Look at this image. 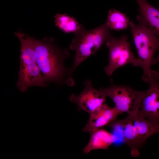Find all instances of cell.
I'll return each instance as SVG.
<instances>
[{"mask_svg": "<svg viewBox=\"0 0 159 159\" xmlns=\"http://www.w3.org/2000/svg\"><path fill=\"white\" fill-rule=\"evenodd\" d=\"M33 39L37 63L46 82L64 83L74 86L72 76L64 65V60L70 56L68 50L58 47L53 38Z\"/></svg>", "mask_w": 159, "mask_h": 159, "instance_id": "obj_1", "label": "cell"}, {"mask_svg": "<svg viewBox=\"0 0 159 159\" xmlns=\"http://www.w3.org/2000/svg\"><path fill=\"white\" fill-rule=\"evenodd\" d=\"M138 22L137 24L130 21L128 26L137 52L140 67L143 71L142 79L148 83L156 71L151 67L156 63L154 56L159 50V37L144 24Z\"/></svg>", "mask_w": 159, "mask_h": 159, "instance_id": "obj_2", "label": "cell"}, {"mask_svg": "<svg viewBox=\"0 0 159 159\" xmlns=\"http://www.w3.org/2000/svg\"><path fill=\"white\" fill-rule=\"evenodd\" d=\"M112 35L106 23L92 29L84 27L74 34L69 48L74 51L73 63L69 69L72 76L75 69L83 61L96 52Z\"/></svg>", "mask_w": 159, "mask_h": 159, "instance_id": "obj_3", "label": "cell"}, {"mask_svg": "<svg viewBox=\"0 0 159 159\" xmlns=\"http://www.w3.org/2000/svg\"><path fill=\"white\" fill-rule=\"evenodd\" d=\"M115 121L121 126L123 141L130 148L133 157L139 156V148L150 137L159 133V124L153 123L138 115H128Z\"/></svg>", "mask_w": 159, "mask_h": 159, "instance_id": "obj_4", "label": "cell"}, {"mask_svg": "<svg viewBox=\"0 0 159 159\" xmlns=\"http://www.w3.org/2000/svg\"><path fill=\"white\" fill-rule=\"evenodd\" d=\"M99 90L111 98L114 107L121 114L125 112L129 115H138L145 91L136 90L127 85L115 84Z\"/></svg>", "mask_w": 159, "mask_h": 159, "instance_id": "obj_5", "label": "cell"}, {"mask_svg": "<svg viewBox=\"0 0 159 159\" xmlns=\"http://www.w3.org/2000/svg\"><path fill=\"white\" fill-rule=\"evenodd\" d=\"M105 43L109 51L108 64L104 68L107 76H111L117 69L128 64L140 67L139 60L132 52L127 35L120 38L112 36Z\"/></svg>", "mask_w": 159, "mask_h": 159, "instance_id": "obj_6", "label": "cell"}, {"mask_svg": "<svg viewBox=\"0 0 159 159\" xmlns=\"http://www.w3.org/2000/svg\"><path fill=\"white\" fill-rule=\"evenodd\" d=\"M159 73L149 80L148 89L145 91L138 115L155 124H159Z\"/></svg>", "mask_w": 159, "mask_h": 159, "instance_id": "obj_7", "label": "cell"}, {"mask_svg": "<svg viewBox=\"0 0 159 159\" xmlns=\"http://www.w3.org/2000/svg\"><path fill=\"white\" fill-rule=\"evenodd\" d=\"M84 85V90L79 95L72 94L69 100L77 105L79 110L90 114L105 103L107 96L100 90L95 89L90 80H85Z\"/></svg>", "mask_w": 159, "mask_h": 159, "instance_id": "obj_8", "label": "cell"}, {"mask_svg": "<svg viewBox=\"0 0 159 159\" xmlns=\"http://www.w3.org/2000/svg\"><path fill=\"white\" fill-rule=\"evenodd\" d=\"M120 114V112L115 107H110L105 103L90 114L88 122L82 130L91 134L107 126L116 120L117 117Z\"/></svg>", "mask_w": 159, "mask_h": 159, "instance_id": "obj_9", "label": "cell"}, {"mask_svg": "<svg viewBox=\"0 0 159 159\" xmlns=\"http://www.w3.org/2000/svg\"><path fill=\"white\" fill-rule=\"evenodd\" d=\"M138 7L140 14L138 22L144 24L159 37V8L154 7L147 0H135Z\"/></svg>", "mask_w": 159, "mask_h": 159, "instance_id": "obj_10", "label": "cell"}, {"mask_svg": "<svg viewBox=\"0 0 159 159\" xmlns=\"http://www.w3.org/2000/svg\"><path fill=\"white\" fill-rule=\"evenodd\" d=\"M88 143L84 148L83 153L87 154L92 150L107 149L114 142L113 134L107 130L100 128L90 134Z\"/></svg>", "mask_w": 159, "mask_h": 159, "instance_id": "obj_11", "label": "cell"}, {"mask_svg": "<svg viewBox=\"0 0 159 159\" xmlns=\"http://www.w3.org/2000/svg\"><path fill=\"white\" fill-rule=\"evenodd\" d=\"M54 18L56 26L65 33L75 34L84 27L74 17L66 14L58 13Z\"/></svg>", "mask_w": 159, "mask_h": 159, "instance_id": "obj_12", "label": "cell"}, {"mask_svg": "<svg viewBox=\"0 0 159 159\" xmlns=\"http://www.w3.org/2000/svg\"><path fill=\"white\" fill-rule=\"evenodd\" d=\"M129 21V18L125 14L111 9L108 11L105 23L110 29L120 31L127 28Z\"/></svg>", "mask_w": 159, "mask_h": 159, "instance_id": "obj_13", "label": "cell"}, {"mask_svg": "<svg viewBox=\"0 0 159 159\" xmlns=\"http://www.w3.org/2000/svg\"><path fill=\"white\" fill-rule=\"evenodd\" d=\"M156 62H159V56H158L157 58L156 59Z\"/></svg>", "mask_w": 159, "mask_h": 159, "instance_id": "obj_14", "label": "cell"}]
</instances>
